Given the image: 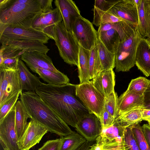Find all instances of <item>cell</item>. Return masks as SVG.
Returning a JSON list of instances; mask_svg holds the SVG:
<instances>
[{
  "instance_id": "6da1fadb",
  "label": "cell",
  "mask_w": 150,
  "mask_h": 150,
  "mask_svg": "<svg viewBox=\"0 0 150 150\" xmlns=\"http://www.w3.org/2000/svg\"><path fill=\"white\" fill-rule=\"evenodd\" d=\"M76 85L55 86L43 83L35 92L68 125L75 127L90 112L76 94Z\"/></svg>"
},
{
  "instance_id": "7a4b0ae2",
  "label": "cell",
  "mask_w": 150,
  "mask_h": 150,
  "mask_svg": "<svg viewBox=\"0 0 150 150\" xmlns=\"http://www.w3.org/2000/svg\"><path fill=\"white\" fill-rule=\"evenodd\" d=\"M20 99L30 118L44 127L48 132L55 133L60 137L73 132L35 91L22 93Z\"/></svg>"
},
{
  "instance_id": "3957f363",
  "label": "cell",
  "mask_w": 150,
  "mask_h": 150,
  "mask_svg": "<svg viewBox=\"0 0 150 150\" xmlns=\"http://www.w3.org/2000/svg\"><path fill=\"white\" fill-rule=\"evenodd\" d=\"M42 12L39 0H0V28L31 27Z\"/></svg>"
},
{
  "instance_id": "277c9868",
  "label": "cell",
  "mask_w": 150,
  "mask_h": 150,
  "mask_svg": "<svg viewBox=\"0 0 150 150\" xmlns=\"http://www.w3.org/2000/svg\"><path fill=\"white\" fill-rule=\"evenodd\" d=\"M55 45L59 55L66 63L78 65L79 45L72 32L68 30L63 21L54 27Z\"/></svg>"
},
{
  "instance_id": "5b68a950",
  "label": "cell",
  "mask_w": 150,
  "mask_h": 150,
  "mask_svg": "<svg viewBox=\"0 0 150 150\" xmlns=\"http://www.w3.org/2000/svg\"><path fill=\"white\" fill-rule=\"evenodd\" d=\"M142 38L138 29L134 35L120 42L115 54L116 72L128 71L134 66L137 47Z\"/></svg>"
},
{
  "instance_id": "8992f818",
  "label": "cell",
  "mask_w": 150,
  "mask_h": 150,
  "mask_svg": "<svg viewBox=\"0 0 150 150\" xmlns=\"http://www.w3.org/2000/svg\"><path fill=\"white\" fill-rule=\"evenodd\" d=\"M76 94L90 113L100 120L104 109L105 98L91 81L76 85Z\"/></svg>"
},
{
  "instance_id": "52a82bcc",
  "label": "cell",
  "mask_w": 150,
  "mask_h": 150,
  "mask_svg": "<svg viewBox=\"0 0 150 150\" xmlns=\"http://www.w3.org/2000/svg\"><path fill=\"white\" fill-rule=\"evenodd\" d=\"M50 38L45 33L32 26L29 27L8 26L0 28V41L34 40L44 44Z\"/></svg>"
},
{
  "instance_id": "ba28073f",
  "label": "cell",
  "mask_w": 150,
  "mask_h": 150,
  "mask_svg": "<svg viewBox=\"0 0 150 150\" xmlns=\"http://www.w3.org/2000/svg\"><path fill=\"white\" fill-rule=\"evenodd\" d=\"M71 32L79 45L86 50H91L97 43V32L92 23L81 16L75 21Z\"/></svg>"
},
{
  "instance_id": "9c48e42d",
  "label": "cell",
  "mask_w": 150,
  "mask_h": 150,
  "mask_svg": "<svg viewBox=\"0 0 150 150\" xmlns=\"http://www.w3.org/2000/svg\"><path fill=\"white\" fill-rule=\"evenodd\" d=\"M15 105L0 121V142L3 148L21 150L15 127Z\"/></svg>"
},
{
  "instance_id": "30bf717a",
  "label": "cell",
  "mask_w": 150,
  "mask_h": 150,
  "mask_svg": "<svg viewBox=\"0 0 150 150\" xmlns=\"http://www.w3.org/2000/svg\"><path fill=\"white\" fill-rule=\"evenodd\" d=\"M63 21L59 8L56 7L50 11L42 12L33 22L32 27L43 32L50 39L55 40L54 27Z\"/></svg>"
},
{
  "instance_id": "8fae6325",
  "label": "cell",
  "mask_w": 150,
  "mask_h": 150,
  "mask_svg": "<svg viewBox=\"0 0 150 150\" xmlns=\"http://www.w3.org/2000/svg\"><path fill=\"white\" fill-rule=\"evenodd\" d=\"M21 89L16 70H0V107Z\"/></svg>"
},
{
  "instance_id": "7c38bea8",
  "label": "cell",
  "mask_w": 150,
  "mask_h": 150,
  "mask_svg": "<svg viewBox=\"0 0 150 150\" xmlns=\"http://www.w3.org/2000/svg\"><path fill=\"white\" fill-rule=\"evenodd\" d=\"M48 130L33 119H31L22 136L18 140L21 150H29L40 142Z\"/></svg>"
},
{
  "instance_id": "4fadbf2b",
  "label": "cell",
  "mask_w": 150,
  "mask_h": 150,
  "mask_svg": "<svg viewBox=\"0 0 150 150\" xmlns=\"http://www.w3.org/2000/svg\"><path fill=\"white\" fill-rule=\"evenodd\" d=\"M75 128L79 133L90 142L96 139L102 131L99 119L95 115L91 113L82 117Z\"/></svg>"
},
{
  "instance_id": "5bb4252c",
  "label": "cell",
  "mask_w": 150,
  "mask_h": 150,
  "mask_svg": "<svg viewBox=\"0 0 150 150\" xmlns=\"http://www.w3.org/2000/svg\"><path fill=\"white\" fill-rule=\"evenodd\" d=\"M20 59L26 63L33 72L38 68L55 72L59 71L54 66L51 59L49 56L39 52H24L21 56Z\"/></svg>"
},
{
  "instance_id": "9a60e30c",
  "label": "cell",
  "mask_w": 150,
  "mask_h": 150,
  "mask_svg": "<svg viewBox=\"0 0 150 150\" xmlns=\"http://www.w3.org/2000/svg\"><path fill=\"white\" fill-rule=\"evenodd\" d=\"M108 11L117 17L138 25L137 9L134 0H120Z\"/></svg>"
},
{
  "instance_id": "2e32d148",
  "label": "cell",
  "mask_w": 150,
  "mask_h": 150,
  "mask_svg": "<svg viewBox=\"0 0 150 150\" xmlns=\"http://www.w3.org/2000/svg\"><path fill=\"white\" fill-rule=\"evenodd\" d=\"M54 3L56 7L60 11L65 28L71 32L75 21L81 16L79 8L75 2L71 0H55Z\"/></svg>"
},
{
  "instance_id": "e0dca14e",
  "label": "cell",
  "mask_w": 150,
  "mask_h": 150,
  "mask_svg": "<svg viewBox=\"0 0 150 150\" xmlns=\"http://www.w3.org/2000/svg\"><path fill=\"white\" fill-rule=\"evenodd\" d=\"M124 127L117 118L110 127L102 129L100 135L96 139V143L106 145H118L122 143Z\"/></svg>"
},
{
  "instance_id": "ac0fdd59",
  "label": "cell",
  "mask_w": 150,
  "mask_h": 150,
  "mask_svg": "<svg viewBox=\"0 0 150 150\" xmlns=\"http://www.w3.org/2000/svg\"><path fill=\"white\" fill-rule=\"evenodd\" d=\"M91 81L94 86L105 98L115 91V74L112 69L101 71Z\"/></svg>"
},
{
  "instance_id": "d6986e66",
  "label": "cell",
  "mask_w": 150,
  "mask_h": 150,
  "mask_svg": "<svg viewBox=\"0 0 150 150\" xmlns=\"http://www.w3.org/2000/svg\"><path fill=\"white\" fill-rule=\"evenodd\" d=\"M118 116L132 110L142 108L143 95L127 89L118 98Z\"/></svg>"
},
{
  "instance_id": "ffe728a7",
  "label": "cell",
  "mask_w": 150,
  "mask_h": 150,
  "mask_svg": "<svg viewBox=\"0 0 150 150\" xmlns=\"http://www.w3.org/2000/svg\"><path fill=\"white\" fill-rule=\"evenodd\" d=\"M135 65L145 76H150V45L146 38H142L138 44Z\"/></svg>"
},
{
  "instance_id": "44dd1931",
  "label": "cell",
  "mask_w": 150,
  "mask_h": 150,
  "mask_svg": "<svg viewBox=\"0 0 150 150\" xmlns=\"http://www.w3.org/2000/svg\"><path fill=\"white\" fill-rule=\"evenodd\" d=\"M17 71L22 90L35 92L36 88L43 83L39 77L30 72L21 59L19 61Z\"/></svg>"
},
{
  "instance_id": "7402d4cb",
  "label": "cell",
  "mask_w": 150,
  "mask_h": 150,
  "mask_svg": "<svg viewBox=\"0 0 150 150\" xmlns=\"http://www.w3.org/2000/svg\"><path fill=\"white\" fill-rule=\"evenodd\" d=\"M113 29L118 33L120 41L134 35L138 29L137 25L124 20L112 23H108L100 25L97 33Z\"/></svg>"
},
{
  "instance_id": "603a6c76",
  "label": "cell",
  "mask_w": 150,
  "mask_h": 150,
  "mask_svg": "<svg viewBox=\"0 0 150 150\" xmlns=\"http://www.w3.org/2000/svg\"><path fill=\"white\" fill-rule=\"evenodd\" d=\"M0 42L1 44L19 48L24 52L37 51L47 54L50 50L45 44L36 41L6 40Z\"/></svg>"
},
{
  "instance_id": "cb8c5ba5",
  "label": "cell",
  "mask_w": 150,
  "mask_h": 150,
  "mask_svg": "<svg viewBox=\"0 0 150 150\" xmlns=\"http://www.w3.org/2000/svg\"><path fill=\"white\" fill-rule=\"evenodd\" d=\"M90 50H86L79 45L78 67L80 83L90 81L89 61Z\"/></svg>"
},
{
  "instance_id": "d4e9b609",
  "label": "cell",
  "mask_w": 150,
  "mask_h": 150,
  "mask_svg": "<svg viewBox=\"0 0 150 150\" xmlns=\"http://www.w3.org/2000/svg\"><path fill=\"white\" fill-rule=\"evenodd\" d=\"M98 39L111 53L115 54L120 43V38L118 32L115 29L97 33Z\"/></svg>"
},
{
  "instance_id": "484cf974",
  "label": "cell",
  "mask_w": 150,
  "mask_h": 150,
  "mask_svg": "<svg viewBox=\"0 0 150 150\" xmlns=\"http://www.w3.org/2000/svg\"><path fill=\"white\" fill-rule=\"evenodd\" d=\"M33 72L37 74L40 78L50 85L59 86L69 83V79L67 76L60 71L55 72L47 69L38 68Z\"/></svg>"
},
{
  "instance_id": "4316f807",
  "label": "cell",
  "mask_w": 150,
  "mask_h": 150,
  "mask_svg": "<svg viewBox=\"0 0 150 150\" xmlns=\"http://www.w3.org/2000/svg\"><path fill=\"white\" fill-rule=\"evenodd\" d=\"M30 117L21 100L15 104V127L18 140L24 134L28 126Z\"/></svg>"
},
{
  "instance_id": "83f0119b",
  "label": "cell",
  "mask_w": 150,
  "mask_h": 150,
  "mask_svg": "<svg viewBox=\"0 0 150 150\" xmlns=\"http://www.w3.org/2000/svg\"><path fill=\"white\" fill-rule=\"evenodd\" d=\"M97 43L101 70L113 69L115 68V54L108 50L98 39Z\"/></svg>"
},
{
  "instance_id": "f1b7e54d",
  "label": "cell",
  "mask_w": 150,
  "mask_h": 150,
  "mask_svg": "<svg viewBox=\"0 0 150 150\" xmlns=\"http://www.w3.org/2000/svg\"><path fill=\"white\" fill-rule=\"evenodd\" d=\"M59 150H76L87 140L78 132H75L61 137Z\"/></svg>"
},
{
  "instance_id": "f546056e",
  "label": "cell",
  "mask_w": 150,
  "mask_h": 150,
  "mask_svg": "<svg viewBox=\"0 0 150 150\" xmlns=\"http://www.w3.org/2000/svg\"><path fill=\"white\" fill-rule=\"evenodd\" d=\"M142 108L132 110L119 115L117 118L125 127L139 123L143 120L142 112Z\"/></svg>"
},
{
  "instance_id": "4dcf8cb0",
  "label": "cell",
  "mask_w": 150,
  "mask_h": 150,
  "mask_svg": "<svg viewBox=\"0 0 150 150\" xmlns=\"http://www.w3.org/2000/svg\"><path fill=\"white\" fill-rule=\"evenodd\" d=\"M93 19L92 23L96 26L108 23H112L124 21L117 17L109 11H102L94 6Z\"/></svg>"
},
{
  "instance_id": "1f68e13d",
  "label": "cell",
  "mask_w": 150,
  "mask_h": 150,
  "mask_svg": "<svg viewBox=\"0 0 150 150\" xmlns=\"http://www.w3.org/2000/svg\"><path fill=\"white\" fill-rule=\"evenodd\" d=\"M89 61V79H93L101 71V62L99 57L98 47L96 45L90 50Z\"/></svg>"
},
{
  "instance_id": "d6a6232c",
  "label": "cell",
  "mask_w": 150,
  "mask_h": 150,
  "mask_svg": "<svg viewBox=\"0 0 150 150\" xmlns=\"http://www.w3.org/2000/svg\"><path fill=\"white\" fill-rule=\"evenodd\" d=\"M137 7L138 23L137 25L139 31L142 38H149L148 28L144 17V0H134Z\"/></svg>"
},
{
  "instance_id": "836d02e7",
  "label": "cell",
  "mask_w": 150,
  "mask_h": 150,
  "mask_svg": "<svg viewBox=\"0 0 150 150\" xmlns=\"http://www.w3.org/2000/svg\"><path fill=\"white\" fill-rule=\"evenodd\" d=\"M122 138L124 150H140L133 132L132 126L125 129Z\"/></svg>"
},
{
  "instance_id": "e575fe53",
  "label": "cell",
  "mask_w": 150,
  "mask_h": 150,
  "mask_svg": "<svg viewBox=\"0 0 150 150\" xmlns=\"http://www.w3.org/2000/svg\"><path fill=\"white\" fill-rule=\"evenodd\" d=\"M150 83V80L144 77L140 76L132 79L127 89L143 95Z\"/></svg>"
},
{
  "instance_id": "d590c367",
  "label": "cell",
  "mask_w": 150,
  "mask_h": 150,
  "mask_svg": "<svg viewBox=\"0 0 150 150\" xmlns=\"http://www.w3.org/2000/svg\"><path fill=\"white\" fill-rule=\"evenodd\" d=\"M118 98L115 91L105 98V108L115 119L118 117Z\"/></svg>"
},
{
  "instance_id": "8d00e7d4",
  "label": "cell",
  "mask_w": 150,
  "mask_h": 150,
  "mask_svg": "<svg viewBox=\"0 0 150 150\" xmlns=\"http://www.w3.org/2000/svg\"><path fill=\"white\" fill-rule=\"evenodd\" d=\"M132 129L140 150H150V146L144 137L142 128L139 123L133 125Z\"/></svg>"
},
{
  "instance_id": "74e56055",
  "label": "cell",
  "mask_w": 150,
  "mask_h": 150,
  "mask_svg": "<svg viewBox=\"0 0 150 150\" xmlns=\"http://www.w3.org/2000/svg\"><path fill=\"white\" fill-rule=\"evenodd\" d=\"M22 93V90L19 91L0 107V121L3 119L14 106L17 101L19 96Z\"/></svg>"
},
{
  "instance_id": "f35d334b",
  "label": "cell",
  "mask_w": 150,
  "mask_h": 150,
  "mask_svg": "<svg viewBox=\"0 0 150 150\" xmlns=\"http://www.w3.org/2000/svg\"><path fill=\"white\" fill-rule=\"evenodd\" d=\"M20 56L6 58L0 64V70H16L17 69Z\"/></svg>"
},
{
  "instance_id": "ab89813d",
  "label": "cell",
  "mask_w": 150,
  "mask_h": 150,
  "mask_svg": "<svg viewBox=\"0 0 150 150\" xmlns=\"http://www.w3.org/2000/svg\"><path fill=\"white\" fill-rule=\"evenodd\" d=\"M120 0H96L94 6L104 11H108Z\"/></svg>"
},
{
  "instance_id": "60d3db41",
  "label": "cell",
  "mask_w": 150,
  "mask_h": 150,
  "mask_svg": "<svg viewBox=\"0 0 150 150\" xmlns=\"http://www.w3.org/2000/svg\"><path fill=\"white\" fill-rule=\"evenodd\" d=\"M115 118L110 114L105 108L100 119L102 129L111 126L114 123Z\"/></svg>"
},
{
  "instance_id": "b9f144b4",
  "label": "cell",
  "mask_w": 150,
  "mask_h": 150,
  "mask_svg": "<svg viewBox=\"0 0 150 150\" xmlns=\"http://www.w3.org/2000/svg\"><path fill=\"white\" fill-rule=\"evenodd\" d=\"M62 141L61 137L48 140L37 150H59Z\"/></svg>"
},
{
  "instance_id": "7bdbcfd3",
  "label": "cell",
  "mask_w": 150,
  "mask_h": 150,
  "mask_svg": "<svg viewBox=\"0 0 150 150\" xmlns=\"http://www.w3.org/2000/svg\"><path fill=\"white\" fill-rule=\"evenodd\" d=\"M144 17L150 38V0H144Z\"/></svg>"
},
{
  "instance_id": "ee69618b",
  "label": "cell",
  "mask_w": 150,
  "mask_h": 150,
  "mask_svg": "<svg viewBox=\"0 0 150 150\" xmlns=\"http://www.w3.org/2000/svg\"><path fill=\"white\" fill-rule=\"evenodd\" d=\"M143 109H150V83L143 94Z\"/></svg>"
},
{
  "instance_id": "f6af8a7d",
  "label": "cell",
  "mask_w": 150,
  "mask_h": 150,
  "mask_svg": "<svg viewBox=\"0 0 150 150\" xmlns=\"http://www.w3.org/2000/svg\"><path fill=\"white\" fill-rule=\"evenodd\" d=\"M42 12H45L53 9L52 0H39Z\"/></svg>"
},
{
  "instance_id": "bcb514c9",
  "label": "cell",
  "mask_w": 150,
  "mask_h": 150,
  "mask_svg": "<svg viewBox=\"0 0 150 150\" xmlns=\"http://www.w3.org/2000/svg\"><path fill=\"white\" fill-rule=\"evenodd\" d=\"M142 128L144 138L150 146V125L149 124H144Z\"/></svg>"
},
{
  "instance_id": "7dc6e473",
  "label": "cell",
  "mask_w": 150,
  "mask_h": 150,
  "mask_svg": "<svg viewBox=\"0 0 150 150\" xmlns=\"http://www.w3.org/2000/svg\"><path fill=\"white\" fill-rule=\"evenodd\" d=\"M142 114L143 120L147 121L150 120V109H142Z\"/></svg>"
},
{
  "instance_id": "c3c4849f",
  "label": "cell",
  "mask_w": 150,
  "mask_h": 150,
  "mask_svg": "<svg viewBox=\"0 0 150 150\" xmlns=\"http://www.w3.org/2000/svg\"><path fill=\"white\" fill-rule=\"evenodd\" d=\"M92 145V142L86 141L76 150H89Z\"/></svg>"
},
{
  "instance_id": "681fc988",
  "label": "cell",
  "mask_w": 150,
  "mask_h": 150,
  "mask_svg": "<svg viewBox=\"0 0 150 150\" xmlns=\"http://www.w3.org/2000/svg\"><path fill=\"white\" fill-rule=\"evenodd\" d=\"M96 144H93L91 146L89 150H95Z\"/></svg>"
},
{
  "instance_id": "f907efd6",
  "label": "cell",
  "mask_w": 150,
  "mask_h": 150,
  "mask_svg": "<svg viewBox=\"0 0 150 150\" xmlns=\"http://www.w3.org/2000/svg\"><path fill=\"white\" fill-rule=\"evenodd\" d=\"M146 40L148 41L150 45V38H146Z\"/></svg>"
},
{
  "instance_id": "816d5d0a",
  "label": "cell",
  "mask_w": 150,
  "mask_h": 150,
  "mask_svg": "<svg viewBox=\"0 0 150 150\" xmlns=\"http://www.w3.org/2000/svg\"><path fill=\"white\" fill-rule=\"evenodd\" d=\"M148 124L150 125V120L147 121Z\"/></svg>"
},
{
  "instance_id": "f5cc1de1",
  "label": "cell",
  "mask_w": 150,
  "mask_h": 150,
  "mask_svg": "<svg viewBox=\"0 0 150 150\" xmlns=\"http://www.w3.org/2000/svg\"><path fill=\"white\" fill-rule=\"evenodd\" d=\"M4 150H8L6 148H3Z\"/></svg>"
}]
</instances>
